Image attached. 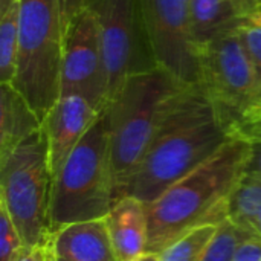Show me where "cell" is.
<instances>
[{
  "label": "cell",
  "mask_w": 261,
  "mask_h": 261,
  "mask_svg": "<svg viewBox=\"0 0 261 261\" xmlns=\"http://www.w3.org/2000/svg\"><path fill=\"white\" fill-rule=\"evenodd\" d=\"M118 202L104 115L101 113L52 180L50 231L104 219Z\"/></svg>",
  "instance_id": "277c9868"
},
{
  "label": "cell",
  "mask_w": 261,
  "mask_h": 261,
  "mask_svg": "<svg viewBox=\"0 0 261 261\" xmlns=\"http://www.w3.org/2000/svg\"><path fill=\"white\" fill-rule=\"evenodd\" d=\"M254 234L261 237V213L258 214V217H257V220L254 223Z\"/></svg>",
  "instance_id": "1f68e13d"
},
{
  "label": "cell",
  "mask_w": 261,
  "mask_h": 261,
  "mask_svg": "<svg viewBox=\"0 0 261 261\" xmlns=\"http://www.w3.org/2000/svg\"><path fill=\"white\" fill-rule=\"evenodd\" d=\"M232 135L234 128L200 84L180 86L164 102L153 139L125 196L151 203L210 159Z\"/></svg>",
  "instance_id": "6da1fadb"
},
{
  "label": "cell",
  "mask_w": 261,
  "mask_h": 261,
  "mask_svg": "<svg viewBox=\"0 0 261 261\" xmlns=\"http://www.w3.org/2000/svg\"><path fill=\"white\" fill-rule=\"evenodd\" d=\"M132 261H161V255H159V254H156V252H150V251H147V252H144L142 255L136 257L135 260H132Z\"/></svg>",
  "instance_id": "f1b7e54d"
},
{
  "label": "cell",
  "mask_w": 261,
  "mask_h": 261,
  "mask_svg": "<svg viewBox=\"0 0 261 261\" xmlns=\"http://www.w3.org/2000/svg\"><path fill=\"white\" fill-rule=\"evenodd\" d=\"M257 3H258V6H260V9H261V0H257Z\"/></svg>",
  "instance_id": "d6a6232c"
},
{
  "label": "cell",
  "mask_w": 261,
  "mask_h": 261,
  "mask_svg": "<svg viewBox=\"0 0 261 261\" xmlns=\"http://www.w3.org/2000/svg\"><path fill=\"white\" fill-rule=\"evenodd\" d=\"M240 135H243L245 138L249 139H260L261 141V127H246V128H237L234 130Z\"/></svg>",
  "instance_id": "484cf974"
},
{
  "label": "cell",
  "mask_w": 261,
  "mask_h": 261,
  "mask_svg": "<svg viewBox=\"0 0 261 261\" xmlns=\"http://www.w3.org/2000/svg\"><path fill=\"white\" fill-rule=\"evenodd\" d=\"M248 20L261 24V9H257V11H254L252 14H249V15H248Z\"/></svg>",
  "instance_id": "f546056e"
},
{
  "label": "cell",
  "mask_w": 261,
  "mask_h": 261,
  "mask_svg": "<svg viewBox=\"0 0 261 261\" xmlns=\"http://www.w3.org/2000/svg\"><path fill=\"white\" fill-rule=\"evenodd\" d=\"M237 31L261 84V24L246 20L239 26Z\"/></svg>",
  "instance_id": "44dd1931"
},
{
  "label": "cell",
  "mask_w": 261,
  "mask_h": 261,
  "mask_svg": "<svg viewBox=\"0 0 261 261\" xmlns=\"http://www.w3.org/2000/svg\"><path fill=\"white\" fill-rule=\"evenodd\" d=\"M15 2H17V0H0V14L5 12V11H6L12 3H15Z\"/></svg>",
  "instance_id": "4dcf8cb0"
},
{
  "label": "cell",
  "mask_w": 261,
  "mask_h": 261,
  "mask_svg": "<svg viewBox=\"0 0 261 261\" xmlns=\"http://www.w3.org/2000/svg\"><path fill=\"white\" fill-rule=\"evenodd\" d=\"M246 18L248 11L237 0H190V28L196 50L239 29Z\"/></svg>",
  "instance_id": "5bb4252c"
},
{
  "label": "cell",
  "mask_w": 261,
  "mask_h": 261,
  "mask_svg": "<svg viewBox=\"0 0 261 261\" xmlns=\"http://www.w3.org/2000/svg\"><path fill=\"white\" fill-rule=\"evenodd\" d=\"M249 139V138H248ZM249 156L245 165V173L261 176V141L260 139H249Z\"/></svg>",
  "instance_id": "cb8c5ba5"
},
{
  "label": "cell",
  "mask_w": 261,
  "mask_h": 261,
  "mask_svg": "<svg viewBox=\"0 0 261 261\" xmlns=\"http://www.w3.org/2000/svg\"><path fill=\"white\" fill-rule=\"evenodd\" d=\"M60 261H63V260H60Z\"/></svg>",
  "instance_id": "836d02e7"
},
{
  "label": "cell",
  "mask_w": 261,
  "mask_h": 261,
  "mask_svg": "<svg viewBox=\"0 0 261 261\" xmlns=\"http://www.w3.org/2000/svg\"><path fill=\"white\" fill-rule=\"evenodd\" d=\"M239 3H242V6L248 11V15L249 14H252L254 11H257V9H260V6H258V3H257V0H237ZM248 20V18H246Z\"/></svg>",
  "instance_id": "4316f807"
},
{
  "label": "cell",
  "mask_w": 261,
  "mask_h": 261,
  "mask_svg": "<svg viewBox=\"0 0 261 261\" xmlns=\"http://www.w3.org/2000/svg\"><path fill=\"white\" fill-rule=\"evenodd\" d=\"M249 147V139L234 132L210 159L147 205V251L159 254L187 232L228 219L229 197L245 173Z\"/></svg>",
  "instance_id": "7a4b0ae2"
},
{
  "label": "cell",
  "mask_w": 261,
  "mask_h": 261,
  "mask_svg": "<svg viewBox=\"0 0 261 261\" xmlns=\"http://www.w3.org/2000/svg\"><path fill=\"white\" fill-rule=\"evenodd\" d=\"M20 0L0 14V84H11L17 70Z\"/></svg>",
  "instance_id": "e0dca14e"
},
{
  "label": "cell",
  "mask_w": 261,
  "mask_h": 261,
  "mask_svg": "<svg viewBox=\"0 0 261 261\" xmlns=\"http://www.w3.org/2000/svg\"><path fill=\"white\" fill-rule=\"evenodd\" d=\"M219 225H203L174 240L162 252L161 261H200Z\"/></svg>",
  "instance_id": "ac0fdd59"
},
{
  "label": "cell",
  "mask_w": 261,
  "mask_h": 261,
  "mask_svg": "<svg viewBox=\"0 0 261 261\" xmlns=\"http://www.w3.org/2000/svg\"><path fill=\"white\" fill-rule=\"evenodd\" d=\"M49 242L63 261H118L104 219L63 226Z\"/></svg>",
  "instance_id": "4fadbf2b"
},
{
  "label": "cell",
  "mask_w": 261,
  "mask_h": 261,
  "mask_svg": "<svg viewBox=\"0 0 261 261\" xmlns=\"http://www.w3.org/2000/svg\"><path fill=\"white\" fill-rule=\"evenodd\" d=\"M261 213V176L243 173L234 187L229 203H228V219L254 234V223Z\"/></svg>",
  "instance_id": "2e32d148"
},
{
  "label": "cell",
  "mask_w": 261,
  "mask_h": 261,
  "mask_svg": "<svg viewBox=\"0 0 261 261\" xmlns=\"http://www.w3.org/2000/svg\"><path fill=\"white\" fill-rule=\"evenodd\" d=\"M46 246V245H44ZM44 246L26 248L17 261H44Z\"/></svg>",
  "instance_id": "d4e9b609"
},
{
  "label": "cell",
  "mask_w": 261,
  "mask_h": 261,
  "mask_svg": "<svg viewBox=\"0 0 261 261\" xmlns=\"http://www.w3.org/2000/svg\"><path fill=\"white\" fill-rule=\"evenodd\" d=\"M52 171L44 128L0 154V203L24 246H44L50 236Z\"/></svg>",
  "instance_id": "8992f818"
},
{
  "label": "cell",
  "mask_w": 261,
  "mask_h": 261,
  "mask_svg": "<svg viewBox=\"0 0 261 261\" xmlns=\"http://www.w3.org/2000/svg\"><path fill=\"white\" fill-rule=\"evenodd\" d=\"M141 6L158 67L180 84H199V60L190 28V0H141Z\"/></svg>",
  "instance_id": "9c48e42d"
},
{
  "label": "cell",
  "mask_w": 261,
  "mask_h": 261,
  "mask_svg": "<svg viewBox=\"0 0 261 261\" xmlns=\"http://www.w3.org/2000/svg\"><path fill=\"white\" fill-rule=\"evenodd\" d=\"M101 40L107 104L138 73L158 67L147 32L141 0H89Z\"/></svg>",
  "instance_id": "ba28073f"
},
{
  "label": "cell",
  "mask_w": 261,
  "mask_h": 261,
  "mask_svg": "<svg viewBox=\"0 0 261 261\" xmlns=\"http://www.w3.org/2000/svg\"><path fill=\"white\" fill-rule=\"evenodd\" d=\"M180 86L185 84L156 67L130 76L102 110L118 200L127 194V187L153 139L164 102Z\"/></svg>",
  "instance_id": "3957f363"
},
{
  "label": "cell",
  "mask_w": 261,
  "mask_h": 261,
  "mask_svg": "<svg viewBox=\"0 0 261 261\" xmlns=\"http://www.w3.org/2000/svg\"><path fill=\"white\" fill-rule=\"evenodd\" d=\"M101 113L80 95L69 93L58 98L43 122L52 177L57 176Z\"/></svg>",
  "instance_id": "8fae6325"
},
{
  "label": "cell",
  "mask_w": 261,
  "mask_h": 261,
  "mask_svg": "<svg viewBox=\"0 0 261 261\" xmlns=\"http://www.w3.org/2000/svg\"><path fill=\"white\" fill-rule=\"evenodd\" d=\"M43 127L41 119L12 84H0V154Z\"/></svg>",
  "instance_id": "9a60e30c"
},
{
  "label": "cell",
  "mask_w": 261,
  "mask_h": 261,
  "mask_svg": "<svg viewBox=\"0 0 261 261\" xmlns=\"http://www.w3.org/2000/svg\"><path fill=\"white\" fill-rule=\"evenodd\" d=\"M248 236L251 234L236 225L231 219H225L219 223L200 261H234L240 243Z\"/></svg>",
  "instance_id": "d6986e66"
},
{
  "label": "cell",
  "mask_w": 261,
  "mask_h": 261,
  "mask_svg": "<svg viewBox=\"0 0 261 261\" xmlns=\"http://www.w3.org/2000/svg\"><path fill=\"white\" fill-rule=\"evenodd\" d=\"M57 2L61 12L64 29H67L69 23L75 18V15H78L83 9H86L89 3V0H57Z\"/></svg>",
  "instance_id": "603a6c76"
},
{
  "label": "cell",
  "mask_w": 261,
  "mask_h": 261,
  "mask_svg": "<svg viewBox=\"0 0 261 261\" xmlns=\"http://www.w3.org/2000/svg\"><path fill=\"white\" fill-rule=\"evenodd\" d=\"M118 261H132L147 252V205L133 196H124L104 217Z\"/></svg>",
  "instance_id": "7c38bea8"
},
{
  "label": "cell",
  "mask_w": 261,
  "mask_h": 261,
  "mask_svg": "<svg viewBox=\"0 0 261 261\" xmlns=\"http://www.w3.org/2000/svg\"><path fill=\"white\" fill-rule=\"evenodd\" d=\"M69 93L86 98L99 112L107 106V80L101 40L89 8L75 15L66 29L61 95Z\"/></svg>",
  "instance_id": "30bf717a"
},
{
  "label": "cell",
  "mask_w": 261,
  "mask_h": 261,
  "mask_svg": "<svg viewBox=\"0 0 261 261\" xmlns=\"http://www.w3.org/2000/svg\"><path fill=\"white\" fill-rule=\"evenodd\" d=\"M64 37L57 0H20L18 57L11 84L41 122L61 96Z\"/></svg>",
  "instance_id": "5b68a950"
},
{
  "label": "cell",
  "mask_w": 261,
  "mask_h": 261,
  "mask_svg": "<svg viewBox=\"0 0 261 261\" xmlns=\"http://www.w3.org/2000/svg\"><path fill=\"white\" fill-rule=\"evenodd\" d=\"M234 261H261V237L251 234L239 246Z\"/></svg>",
  "instance_id": "7402d4cb"
},
{
  "label": "cell",
  "mask_w": 261,
  "mask_h": 261,
  "mask_svg": "<svg viewBox=\"0 0 261 261\" xmlns=\"http://www.w3.org/2000/svg\"><path fill=\"white\" fill-rule=\"evenodd\" d=\"M197 60L199 84L232 128L260 112L261 84L237 29L202 46Z\"/></svg>",
  "instance_id": "52a82bcc"
},
{
  "label": "cell",
  "mask_w": 261,
  "mask_h": 261,
  "mask_svg": "<svg viewBox=\"0 0 261 261\" xmlns=\"http://www.w3.org/2000/svg\"><path fill=\"white\" fill-rule=\"evenodd\" d=\"M44 261H60V258L57 257V254L54 251V248H52V245H50V242H47L44 246Z\"/></svg>",
  "instance_id": "83f0119b"
},
{
  "label": "cell",
  "mask_w": 261,
  "mask_h": 261,
  "mask_svg": "<svg viewBox=\"0 0 261 261\" xmlns=\"http://www.w3.org/2000/svg\"><path fill=\"white\" fill-rule=\"evenodd\" d=\"M24 249L26 246L17 226L0 203V261H17Z\"/></svg>",
  "instance_id": "ffe728a7"
}]
</instances>
